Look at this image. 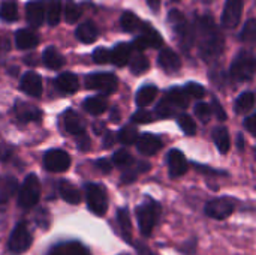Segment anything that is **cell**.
I'll return each mask as SVG.
<instances>
[{"instance_id": "1", "label": "cell", "mask_w": 256, "mask_h": 255, "mask_svg": "<svg viewBox=\"0 0 256 255\" xmlns=\"http://www.w3.org/2000/svg\"><path fill=\"white\" fill-rule=\"evenodd\" d=\"M194 36H195V41L198 42L201 57L207 63L218 60L220 57V54L224 53L225 39L212 15L195 17Z\"/></svg>"}, {"instance_id": "2", "label": "cell", "mask_w": 256, "mask_h": 255, "mask_svg": "<svg viewBox=\"0 0 256 255\" xmlns=\"http://www.w3.org/2000/svg\"><path fill=\"white\" fill-rule=\"evenodd\" d=\"M160 204L153 198H147L142 204L136 207V219L142 236L150 237L153 234V230L160 218Z\"/></svg>"}, {"instance_id": "3", "label": "cell", "mask_w": 256, "mask_h": 255, "mask_svg": "<svg viewBox=\"0 0 256 255\" xmlns=\"http://www.w3.org/2000/svg\"><path fill=\"white\" fill-rule=\"evenodd\" d=\"M168 21L171 23V27L178 39V44L183 50L189 51L194 44H195V36H194V29L192 26L188 23L186 17L177 11V9H172L168 15Z\"/></svg>"}, {"instance_id": "4", "label": "cell", "mask_w": 256, "mask_h": 255, "mask_svg": "<svg viewBox=\"0 0 256 255\" xmlns=\"http://www.w3.org/2000/svg\"><path fill=\"white\" fill-rule=\"evenodd\" d=\"M255 56L250 51H240L237 57L232 60L231 68H230V75L236 81H249L254 78L255 74Z\"/></svg>"}, {"instance_id": "5", "label": "cell", "mask_w": 256, "mask_h": 255, "mask_svg": "<svg viewBox=\"0 0 256 255\" xmlns=\"http://www.w3.org/2000/svg\"><path fill=\"white\" fill-rule=\"evenodd\" d=\"M40 198V183L36 174H28L18 192V206L21 209H32Z\"/></svg>"}, {"instance_id": "6", "label": "cell", "mask_w": 256, "mask_h": 255, "mask_svg": "<svg viewBox=\"0 0 256 255\" xmlns=\"http://www.w3.org/2000/svg\"><path fill=\"white\" fill-rule=\"evenodd\" d=\"M33 243V237L24 222H18L9 239H8V252L10 255H21L24 254Z\"/></svg>"}, {"instance_id": "7", "label": "cell", "mask_w": 256, "mask_h": 255, "mask_svg": "<svg viewBox=\"0 0 256 255\" xmlns=\"http://www.w3.org/2000/svg\"><path fill=\"white\" fill-rule=\"evenodd\" d=\"M86 200H87L88 209L94 215L104 216L106 213V210H108V197H106V191L104 189L102 185H98V183L86 185Z\"/></svg>"}, {"instance_id": "8", "label": "cell", "mask_w": 256, "mask_h": 255, "mask_svg": "<svg viewBox=\"0 0 256 255\" xmlns=\"http://www.w3.org/2000/svg\"><path fill=\"white\" fill-rule=\"evenodd\" d=\"M117 77L111 72H94L86 77V84L92 90H98L102 95H110L117 89Z\"/></svg>"}, {"instance_id": "9", "label": "cell", "mask_w": 256, "mask_h": 255, "mask_svg": "<svg viewBox=\"0 0 256 255\" xmlns=\"http://www.w3.org/2000/svg\"><path fill=\"white\" fill-rule=\"evenodd\" d=\"M236 210V200L231 197H220L206 204V215L213 219H226Z\"/></svg>"}, {"instance_id": "10", "label": "cell", "mask_w": 256, "mask_h": 255, "mask_svg": "<svg viewBox=\"0 0 256 255\" xmlns=\"http://www.w3.org/2000/svg\"><path fill=\"white\" fill-rule=\"evenodd\" d=\"M44 167L51 173H63L70 167V156L62 149L48 150L44 156Z\"/></svg>"}, {"instance_id": "11", "label": "cell", "mask_w": 256, "mask_h": 255, "mask_svg": "<svg viewBox=\"0 0 256 255\" xmlns=\"http://www.w3.org/2000/svg\"><path fill=\"white\" fill-rule=\"evenodd\" d=\"M242 12L243 0H226L222 14V26L226 29H236L242 20Z\"/></svg>"}, {"instance_id": "12", "label": "cell", "mask_w": 256, "mask_h": 255, "mask_svg": "<svg viewBox=\"0 0 256 255\" xmlns=\"http://www.w3.org/2000/svg\"><path fill=\"white\" fill-rule=\"evenodd\" d=\"M135 143H136L138 152L142 153L144 156H153L162 149V140L158 135L150 134V132H144L138 135Z\"/></svg>"}, {"instance_id": "13", "label": "cell", "mask_w": 256, "mask_h": 255, "mask_svg": "<svg viewBox=\"0 0 256 255\" xmlns=\"http://www.w3.org/2000/svg\"><path fill=\"white\" fill-rule=\"evenodd\" d=\"M20 89L28 96L39 98L42 95V80L36 72L28 71L22 75L21 83H20Z\"/></svg>"}, {"instance_id": "14", "label": "cell", "mask_w": 256, "mask_h": 255, "mask_svg": "<svg viewBox=\"0 0 256 255\" xmlns=\"http://www.w3.org/2000/svg\"><path fill=\"white\" fill-rule=\"evenodd\" d=\"M168 167H170V176L174 179L182 177L188 173V161L178 149H172L168 153Z\"/></svg>"}, {"instance_id": "15", "label": "cell", "mask_w": 256, "mask_h": 255, "mask_svg": "<svg viewBox=\"0 0 256 255\" xmlns=\"http://www.w3.org/2000/svg\"><path fill=\"white\" fill-rule=\"evenodd\" d=\"M26 18L32 27H40L45 18L44 0H32L26 5Z\"/></svg>"}, {"instance_id": "16", "label": "cell", "mask_w": 256, "mask_h": 255, "mask_svg": "<svg viewBox=\"0 0 256 255\" xmlns=\"http://www.w3.org/2000/svg\"><path fill=\"white\" fill-rule=\"evenodd\" d=\"M15 116L21 122H38L42 117V113L38 107L26 104V102H16L15 104Z\"/></svg>"}, {"instance_id": "17", "label": "cell", "mask_w": 256, "mask_h": 255, "mask_svg": "<svg viewBox=\"0 0 256 255\" xmlns=\"http://www.w3.org/2000/svg\"><path fill=\"white\" fill-rule=\"evenodd\" d=\"M158 62H159V66L164 68L166 72H177L182 66V60L177 56V53H174L172 50H168V48H165L159 53Z\"/></svg>"}, {"instance_id": "18", "label": "cell", "mask_w": 256, "mask_h": 255, "mask_svg": "<svg viewBox=\"0 0 256 255\" xmlns=\"http://www.w3.org/2000/svg\"><path fill=\"white\" fill-rule=\"evenodd\" d=\"M75 36L82 44H93L99 36V30H98V27H96V24L93 21H86V23H82V24H80L76 27Z\"/></svg>"}, {"instance_id": "19", "label": "cell", "mask_w": 256, "mask_h": 255, "mask_svg": "<svg viewBox=\"0 0 256 255\" xmlns=\"http://www.w3.org/2000/svg\"><path fill=\"white\" fill-rule=\"evenodd\" d=\"M110 56H111V62L122 68L124 65L129 63V59L132 57V45L130 44H117L112 51H110Z\"/></svg>"}, {"instance_id": "20", "label": "cell", "mask_w": 256, "mask_h": 255, "mask_svg": "<svg viewBox=\"0 0 256 255\" xmlns=\"http://www.w3.org/2000/svg\"><path fill=\"white\" fill-rule=\"evenodd\" d=\"M82 108L92 114V116H100L102 113L106 111L108 108V101L105 95H98V96H90L82 102Z\"/></svg>"}, {"instance_id": "21", "label": "cell", "mask_w": 256, "mask_h": 255, "mask_svg": "<svg viewBox=\"0 0 256 255\" xmlns=\"http://www.w3.org/2000/svg\"><path fill=\"white\" fill-rule=\"evenodd\" d=\"M140 30H141V38L146 41L147 47H152V48H160V45L164 44V39L160 36V33L148 23H142L140 26Z\"/></svg>"}, {"instance_id": "22", "label": "cell", "mask_w": 256, "mask_h": 255, "mask_svg": "<svg viewBox=\"0 0 256 255\" xmlns=\"http://www.w3.org/2000/svg\"><path fill=\"white\" fill-rule=\"evenodd\" d=\"M56 87L62 92V93H68L72 95L78 90V78L75 74L72 72H64L60 74L56 78Z\"/></svg>"}, {"instance_id": "23", "label": "cell", "mask_w": 256, "mask_h": 255, "mask_svg": "<svg viewBox=\"0 0 256 255\" xmlns=\"http://www.w3.org/2000/svg\"><path fill=\"white\" fill-rule=\"evenodd\" d=\"M16 189L18 182L14 176H0V206L8 203L9 198L14 197Z\"/></svg>"}, {"instance_id": "24", "label": "cell", "mask_w": 256, "mask_h": 255, "mask_svg": "<svg viewBox=\"0 0 256 255\" xmlns=\"http://www.w3.org/2000/svg\"><path fill=\"white\" fill-rule=\"evenodd\" d=\"M38 42H39L38 36L30 30L21 29L15 33V45L20 50H32L38 45Z\"/></svg>"}, {"instance_id": "25", "label": "cell", "mask_w": 256, "mask_h": 255, "mask_svg": "<svg viewBox=\"0 0 256 255\" xmlns=\"http://www.w3.org/2000/svg\"><path fill=\"white\" fill-rule=\"evenodd\" d=\"M58 192H60V197L69 204H80V201H81L80 191L68 180H62L58 183Z\"/></svg>"}, {"instance_id": "26", "label": "cell", "mask_w": 256, "mask_h": 255, "mask_svg": "<svg viewBox=\"0 0 256 255\" xmlns=\"http://www.w3.org/2000/svg\"><path fill=\"white\" fill-rule=\"evenodd\" d=\"M158 96V87L153 86V84H146L142 86L138 92H136V96H135V102L140 108H144L147 105H150L154 98Z\"/></svg>"}, {"instance_id": "27", "label": "cell", "mask_w": 256, "mask_h": 255, "mask_svg": "<svg viewBox=\"0 0 256 255\" xmlns=\"http://www.w3.org/2000/svg\"><path fill=\"white\" fill-rule=\"evenodd\" d=\"M63 119H64V122H63V123H64V129H66L69 134H72V135H78V134L84 132L82 120H81V117H80L75 111H72V110H66V113H64Z\"/></svg>"}, {"instance_id": "28", "label": "cell", "mask_w": 256, "mask_h": 255, "mask_svg": "<svg viewBox=\"0 0 256 255\" xmlns=\"http://www.w3.org/2000/svg\"><path fill=\"white\" fill-rule=\"evenodd\" d=\"M117 222L120 227V233L126 242H132V224H130V216L129 210L126 207L118 209L117 212Z\"/></svg>"}, {"instance_id": "29", "label": "cell", "mask_w": 256, "mask_h": 255, "mask_svg": "<svg viewBox=\"0 0 256 255\" xmlns=\"http://www.w3.org/2000/svg\"><path fill=\"white\" fill-rule=\"evenodd\" d=\"M44 65L50 69H60L64 65V57L54 47H48L42 54Z\"/></svg>"}, {"instance_id": "30", "label": "cell", "mask_w": 256, "mask_h": 255, "mask_svg": "<svg viewBox=\"0 0 256 255\" xmlns=\"http://www.w3.org/2000/svg\"><path fill=\"white\" fill-rule=\"evenodd\" d=\"M165 99L171 104V105H176L178 108H186L189 105V95L186 93L184 89H180V87H172L168 90Z\"/></svg>"}, {"instance_id": "31", "label": "cell", "mask_w": 256, "mask_h": 255, "mask_svg": "<svg viewBox=\"0 0 256 255\" xmlns=\"http://www.w3.org/2000/svg\"><path fill=\"white\" fill-rule=\"evenodd\" d=\"M213 140L218 146V150L220 153H228L230 147H231V138L228 134V129L224 126H218L213 131Z\"/></svg>"}, {"instance_id": "32", "label": "cell", "mask_w": 256, "mask_h": 255, "mask_svg": "<svg viewBox=\"0 0 256 255\" xmlns=\"http://www.w3.org/2000/svg\"><path fill=\"white\" fill-rule=\"evenodd\" d=\"M255 107V93L254 92H244L242 93L236 101V113L246 114L252 111Z\"/></svg>"}, {"instance_id": "33", "label": "cell", "mask_w": 256, "mask_h": 255, "mask_svg": "<svg viewBox=\"0 0 256 255\" xmlns=\"http://www.w3.org/2000/svg\"><path fill=\"white\" fill-rule=\"evenodd\" d=\"M45 15L50 26H57L62 18V0H50L45 6Z\"/></svg>"}, {"instance_id": "34", "label": "cell", "mask_w": 256, "mask_h": 255, "mask_svg": "<svg viewBox=\"0 0 256 255\" xmlns=\"http://www.w3.org/2000/svg\"><path fill=\"white\" fill-rule=\"evenodd\" d=\"M148 68H150V62H148V59H147L144 54H141V53L129 59V69H130V72L135 74V75L144 74L146 71H148Z\"/></svg>"}, {"instance_id": "35", "label": "cell", "mask_w": 256, "mask_h": 255, "mask_svg": "<svg viewBox=\"0 0 256 255\" xmlns=\"http://www.w3.org/2000/svg\"><path fill=\"white\" fill-rule=\"evenodd\" d=\"M0 18L4 21H15L18 18V8L15 0H4L0 6Z\"/></svg>"}, {"instance_id": "36", "label": "cell", "mask_w": 256, "mask_h": 255, "mask_svg": "<svg viewBox=\"0 0 256 255\" xmlns=\"http://www.w3.org/2000/svg\"><path fill=\"white\" fill-rule=\"evenodd\" d=\"M81 17V8L74 2V0H68L64 5V20L69 24H75Z\"/></svg>"}, {"instance_id": "37", "label": "cell", "mask_w": 256, "mask_h": 255, "mask_svg": "<svg viewBox=\"0 0 256 255\" xmlns=\"http://www.w3.org/2000/svg\"><path fill=\"white\" fill-rule=\"evenodd\" d=\"M120 23H122L123 30H126V32H135L136 29H140V24H141L140 18L134 12H130V11L123 12Z\"/></svg>"}, {"instance_id": "38", "label": "cell", "mask_w": 256, "mask_h": 255, "mask_svg": "<svg viewBox=\"0 0 256 255\" xmlns=\"http://www.w3.org/2000/svg\"><path fill=\"white\" fill-rule=\"evenodd\" d=\"M138 138V131L135 126H124L118 132V141L124 146H130L136 141Z\"/></svg>"}, {"instance_id": "39", "label": "cell", "mask_w": 256, "mask_h": 255, "mask_svg": "<svg viewBox=\"0 0 256 255\" xmlns=\"http://www.w3.org/2000/svg\"><path fill=\"white\" fill-rule=\"evenodd\" d=\"M112 162H114V165H117L120 168H128L134 164V158L128 150L120 149L112 155Z\"/></svg>"}, {"instance_id": "40", "label": "cell", "mask_w": 256, "mask_h": 255, "mask_svg": "<svg viewBox=\"0 0 256 255\" xmlns=\"http://www.w3.org/2000/svg\"><path fill=\"white\" fill-rule=\"evenodd\" d=\"M62 248V254L63 255H90L86 246H82L78 242H69V243H63L60 245Z\"/></svg>"}, {"instance_id": "41", "label": "cell", "mask_w": 256, "mask_h": 255, "mask_svg": "<svg viewBox=\"0 0 256 255\" xmlns=\"http://www.w3.org/2000/svg\"><path fill=\"white\" fill-rule=\"evenodd\" d=\"M180 129L186 134V135H194L196 132V123L194 122V119L188 114H182L177 120Z\"/></svg>"}, {"instance_id": "42", "label": "cell", "mask_w": 256, "mask_h": 255, "mask_svg": "<svg viewBox=\"0 0 256 255\" xmlns=\"http://www.w3.org/2000/svg\"><path fill=\"white\" fill-rule=\"evenodd\" d=\"M240 39L244 41V42H255L256 21L254 18H250V20L244 24V27H243V30H242V35H240Z\"/></svg>"}, {"instance_id": "43", "label": "cell", "mask_w": 256, "mask_h": 255, "mask_svg": "<svg viewBox=\"0 0 256 255\" xmlns=\"http://www.w3.org/2000/svg\"><path fill=\"white\" fill-rule=\"evenodd\" d=\"M195 114H196V117H198L201 122L207 123V122H210L213 111H212V107H210L208 104H206V102H200V104H196V105H195Z\"/></svg>"}, {"instance_id": "44", "label": "cell", "mask_w": 256, "mask_h": 255, "mask_svg": "<svg viewBox=\"0 0 256 255\" xmlns=\"http://www.w3.org/2000/svg\"><path fill=\"white\" fill-rule=\"evenodd\" d=\"M93 60L99 65H106L111 62V56H110V50L99 47L93 51Z\"/></svg>"}, {"instance_id": "45", "label": "cell", "mask_w": 256, "mask_h": 255, "mask_svg": "<svg viewBox=\"0 0 256 255\" xmlns=\"http://www.w3.org/2000/svg\"><path fill=\"white\" fill-rule=\"evenodd\" d=\"M154 120V116L147 111V110H140L132 116V122L134 123H140V125H146V123H152Z\"/></svg>"}, {"instance_id": "46", "label": "cell", "mask_w": 256, "mask_h": 255, "mask_svg": "<svg viewBox=\"0 0 256 255\" xmlns=\"http://www.w3.org/2000/svg\"><path fill=\"white\" fill-rule=\"evenodd\" d=\"M171 114H172V105L166 99H162L156 107V116L160 119H168Z\"/></svg>"}, {"instance_id": "47", "label": "cell", "mask_w": 256, "mask_h": 255, "mask_svg": "<svg viewBox=\"0 0 256 255\" xmlns=\"http://www.w3.org/2000/svg\"><path fill=\"white\" fill-rule=\"evenodd\" d=\"M186 93L192 98H196V99H201L204 95H206V90L201 84L198 83H188V86L184 87Z\"/></svg>"}, {"instance_id": "48", "label": "cell", "mask_w": 256, "mask_h": 255, "mask_svg": "<svg viewBox=\"0 0 256 255\" xmlns=\"http://www.w3.org/2000/svg\"><path fill=\"white\" fill-rule=\"evenodd\" d=\"M75 137H76V146H78V149L82 150V152H87L90 149V138L87 137V134L86 132H81V134H78Z\"/></svg>"}, {"instance_id": "49", "label": "cell", "mask_w": 256, "mask_h": 255, "mask_svg": "<svg viewBox=\"0 0 256 255\" xmlns=\"http://www.w3.org/2000/svg\"><path fill=\"white\" fill-rule=\"evenodd\" d=\"M212 104H213V105H210V107H212V111L216 114V117H218L219 120H225V119H226V113H225L224 107L218 102V99H213Z\"/></svg>"}, {"instance_id": "50", "label": "cell", "mask_w": 256, "mask_h": 255, "mask_svg": "<svg viewBox=\"0 0 256 255\" xmlns=\"http://www.w3.org/2000/svg\"><path fill=\"white\" fill-rule=\"evenodd\" d=\"M38 225H40L42 228H48L50 227V215H48V212L45 210V209H42V210H39V213H38Z\"/></svg>"}, {"instance_id": "51", "label": "cell", "mask_w": 256, "mask_h": 255, "mask_svg": "<svg viewBox=\"0 0 256 255\" xmlns=\"http://www.w3.org/2000/svg\"><path fill=\"white\" fill-rule=\"evenodd\" d=\"M96 167H98L102 173H105V174H108V173L112 170V164H111L108 159H105V158L98 159V161H96Z\"/></svg>"}, {"instance_id": "52", "label": "cell", "mask_w": 256, "mask_h": 255, "mask_svg": "<svg viewBox=\"0 0 256 255\" xmlns=\"http://www.w3.org/2000/svg\"><path fill=\"white\" fill-rule=\"evenodd\" d=\"M138 168L136 170H128V171H124L123 173V176H122V182L123 183H132V182H135V179L138 177Z\"/></svg>"}, {"instance_id": "53", "label": "cell", "mask_w": 256, "mask_h": 255, "mask_svg": "<svg viewBox=\"0 0 256 255\" xmlns=\"http://www.w3.org/2000/svg\"><path fill=\"white\" fill-rule=\"evenodd\" d=\"M256 117L255 114H252V116H249V117H246L244 119V126H246V129L249 131V134H252V135H256Z\"/></svg>"}, {"instance_id": "54", "label": "cell", "mask_w": 256, "mask_h": 255, "mask_svg": "<svg viewBox=\"0 0 256 255\" xmlns=\"http://www.w3.org/2000/svg\"><path fill=\"white\" fill-rule=\"evenodd\" d=\"M12 156V147L9 146H0V161H8Z\"/></svg>"}, {"instance_id": "55", "label": "cell", "mask_w": 256, "mask_h": 255, "mask_svg": "<svg viewBox=\"0 0 256 255\" xmlns=\"http://www.w3.org/2000/svg\"><path fill=\"white\" fill-rule=\"evenodd\" d=\"M132 48H136V50L141 53V51H144V50L147 48V44H146V41H144L141 36H138V38L134 41V44H132Z\"/></svg>"}, {"instance_id": "56", "label": "cell", "mask_w": 256, "mask_h": 255, "mask_svg": "<svg viewBox=\"0 0 256 255\" xmlns=\"http://www.w3.org/2000/svg\"><path fill=\"white\" fill-rule=\"evenodd\" d=\"M135 246H136V252H138V255H154L144 243H141V242H136L135 243Z\"/></svg>"}, {"instance_id": "57", "label": "cell", "mask_w": 256, "mask_h": 255, "mask_svg": "<svg viewBox=\"0 0 256 255\" xmlns=\"http://www.w3.org/2000/svg\"><path fill=\"white\" fill-rule=\"evenodd\" d=\"M112 144H114V135H112V132H105V135H104V147L105 149H110V147H112Z\"/></svg>"}, {"instance_id": "58", "label": "cell", "mask_w": 256, "mask_h": 255, "mask_svg": "<svg viewBox=\"0 0 256 255\" xmlns=\"http://www.w3.org/2000/svg\"><path fill=\"white\" fill-rule=\"evenodd\" d=\"M147 3H148V6H150L154 12H158V11L160 9V0H147Z\"/></svg>"}, {"instance_id": "59", "label": "cell", "mask_w": 256, "mask_h": 255, "mask_svg": "<svg viewBox=\"0 0 256 255\" xmlns=\"http://www.w3.org/2000/svg\"><path fill=\"white\" fill-rule=\"evenodd\" d=\"M93 129H94V132H96L98 135H100V132H102V131H105V125H104V123H100V125H99V123H96V125L93 126Z\"/></svg>"}, {"instance_id": "60", "label": "cell", "mask_w": 256, "mask_h": 255, "mask_svg": "<svg viewBox=\"0 0 256 255\" xmlns=\"http://www.w3.org/2000/svg\"><path fill=\"white\" fill-rule=\"evenodd\" d=\"M48 255H63L62 254V248H60V245H58V246H54V248L50 251V254Z\"/></svg>"}, {"instance_id": "61", "label": "cell", "mask_w": 256, "mask_h": 255, "mask_svg": "<svg viewBox=\"0 0 256 255\" xmlns=\"http://www.w3.org/2000/svg\"><path fill=\"white\" fill-rule=\"evenodd\" d=\"M111 119H112V122H118V111H117L116 107H114L112 111H111Z\"/></svg>"}, {"instance_id": "62", "label": "cell", "mask_w": 256, "mask_h": 255, "mask_svg": "<svg viewBox=\"0 0 256 255\" xmlns=\"http://www.w3.org/2000/svg\"><path fill=\"white\" fill-rule=\"evenodd\" d=\"M244 144H246V141H243V135H238V149L243 150Z\"/></svg>"}, {"instance_id": "63", "label": "cell", "mask_w": 256, "mask_h": 255, "mask_svg": "<svg viewBox=\"0 0 256 255\" xmlns=\"http://www.w3.org/2000/svg\"><path fill=\"white\" fill-rule=\"evenodd\" d=\"M202 2H204V3H212L213 0H202Z\"/></svg>"}, {"instance_id": "64", "label": "cell", "mask_w": 256, "mask_h": 255, "mask_svg": "<svg viewBox=\"0 0 256 255\" xmlns=\"http://www.w3.org/2000/svg\"><path fill=\"white\" fill-rule=\"evenodd\" d=\"M174 2H178V0H174Z\"/></svg>"}]
</instances>
